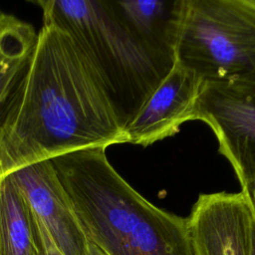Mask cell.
Listing matches in <instances>:
<instances>
[{"label":"cell","mask_w":255,"mask_h":255,"mask_svg":"<svg viewBox=\"0 0 255 255\" xmlns=\"http://www.w3.org/2000/svg\"><path fill=\"white\" fill-rule=\"evenodd\" d=\"M125 143L105 87L86 53L43 22L27 71L0 117V179L77 150Z\"/></svg>","instance_id":"6da1fadb"},{"label":"cell","mask_w":255,"mask_h":255,"mask_svg":"<svg viewBox=\"0 0 255 255\" xmlns=\"http://www.w3.org/2000/svg\"><path fill=\"white\" fill-rule=\"evenodd\" d=\"M51 162L88 241L106 255H195L186 217L140 195L113 167L105 147Z\"/></svg>","instance_id":"7a4b0ae2"},{"label":"cell","mask_w":255,"mask_h":255,"mask_svg":"<svg viewBox=\"0 0 255 255\" xmlns=\"http://www.w3.org/2000/svg\"><path fill=\"white\" fill-rule=\"evenodd\" d=\"M43 22L67 31L95 67L123 130L171 69L128 31L110 1H37Z\"/></svg>","instance_id":"3957f363"},{"label":"cell","mask_w":255,"mask_h":255,"mask_svg":"<svg viewBox=\"0 0 255 255\" xmlns=\"http://www.w3.org/2000/svg\"><path fill=\"white\" fill-rule=\"evenodd\" d=\"M175 62L204 83L255 84L252 0H183Z\"/></svg>","instance_id":"277c9868"},{"label":"cell","mask_w":255,"mask_h":255,"mask_svg":"<svg viewBox=\"0 0 255 255\" xmlns=\"http://www.w3.org/2000/svg\"><path fill=\"white\" fill-rule=\"evenodd\" d=\"M194 121L204 122L213 130L218 150L241 186L255 173V84L204 83Z\"/></svg>","instance_id":"5b68a950"},{"label":"cell","mask_w":255,"mask_h":255,"mask_svg":"<svg viewBox=\"0 0 255 255\" xmlns=\"http://www.w3.org/2000/svg\"><path fill=\"white\" fill-rule=\"evenodd\" d=\"M8 177L23 197L32 221L64 255H88L89 241L51 160L31 164Z\"/></svg>","instance_id":"8992f818"},{"label":"cell","mask_w":255,"mask_h":255,"mask_svg":"<svg viewBox=\"0 0 255 255\" xmlns=\"http://www.w3.org/2000/svg\"><path fill=\"white\" fill-rule=\"evenodd\" d=\"M186 219L195 255H251L254 217L241 191L200 194Z\"/></svg>","instance_id":"52a82bcc"},{"label":"cell","mask_w":255,"mask_h":255,"mask_svg":"<svg viewBox=\"0 0 255 255\" xmlns=\"http://www.w3.org/2000/svg\"><path fill=\"white\" fill-rule=\"evenodd\" d=\"M204 82L176 62L124 130L125 143L148 146L173 136L194 121Z\"/></svg>","instance_id":"ba28073f"},{"label":"cell","mask_w":255,"mask_h":255,"mask_svg":"<svg viewBox=\"0 0 255 255\" xmlns=\"http://www.w3.org/2000/svg\"><path fill=\"white\" fill-rule=\"evenodd\" d=\"M123 25L159 63L171 69L183 0L110 1Z\"/></svg>","instance_id":"9c48e42d"},{"label":"cell","mask_w":255,"mask_h":255,"mask_svg":"<svg viewBox=\"0 0 255 255\" xmlns=\"http://www.w3.org/2000/svg\"><path fill=\"white\" fill-rule=\"evenodd\" d=\"M37 35L29 23L0 11V117L27 71Z\"/></svg>","instance_id":"30bf717a"},{"label":"cell","mask_w":255,"mask_h":255,"mask_svg":"<svg viewBox=\"0 0 255 255\" xmlns=\"http://www.w3.org/2000/svg\"><path fill=\"white\" fill-rule=\"evenodd\" d=\"M0 255H41L29 209L8 176L0 179Z\"/></svg>","instance_id":"8fae6325"},{"label":"cell","mask_w":255,"mask_h":255,"mask_svg":"<svg viewBox=\"0 0 255 255\" xmlns=\"http://www.w3.org/2000/svg\"><path fill=\"white\" fill-rule=\"evenodd\" d=\"M32 223L35 229L41 255H64L56 246V244L54 243L52 238L49 236V234L41 226L37 225L33 221Z\"/></svg>","instance_id":"7c38bea8"},{"label":"cell","mask_w":255,"mask_h":255,"mask_svg":"<svg viewBox=\"0 0 255 255\" xmlns=\"http://www.w3.org/2000/svg\"><path fill=\"white\" fill-rule=\"evenodd\" d=\"M241 192L245 196L255 219V173L241 185Z\"/></svg>","instance_id":"4fadbf2b"},{"label":"cell","mask_w":255,"mask_h":255,"mask_svg":"<svg viewBox=\"0 0 255 255\" xmlns=\"http://www.w3.org/2000/svg\"><path fill=\"white\" fill-rule=\"evenodd\" d=\"M88 255H106L101 249H99L96 245L89 242L88 245Z\"/></svg>","instance_id":"5bb4252c"},{"label":"cell","mask_w":255,"mask_h":255,"mask_svg":"<svg viewBox=\"0 0 255 255\" xmlns=\"http://www.w3.org/2000/svg\"><path fill=\"white\" fill-rule=\"evenodd\" d=\"M251 255H255V219L252 228V243H251Z\"/></svg>","instance_id":"9a60e30c"},{"label":"cell","mask_w":255,"mask_h":255,"mask_svg":"<svg viewBox=\"0 0 255 255\" xmlns=\"http://www.w3.org/2000/svg\"><path fill=\"white\" fill-rule=\"evenodd\" d=\"M252 2H253V3H254V4H255V0H252Z\"/></svg>","instance_id":"2e32d148"}]
</instances>
